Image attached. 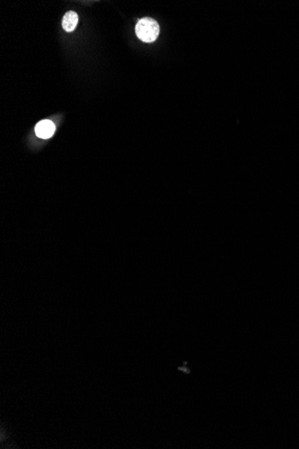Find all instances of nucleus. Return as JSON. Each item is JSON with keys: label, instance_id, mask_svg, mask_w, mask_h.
<instances>
[{"label": "nucleus", "instance_id": "obj_1", "mask_svg": "<svg viewBox=\"0 0 299 449\" xmlns=\"http://www.w3.org/2000/svg\"><path fill=\"white\" fill-rule=\"evenodd\" d=\"M135 33L139 39L144 42L156 41L160 33V26L155 20L145 17L139 20L135 26Z\"/></svg>", "mask_w": 299, "mask_h": 449}, {"label": "nucleus", "instance_id": "obj_2", "mask_svg": "<svg viewBox=\"0 0 299 449\" xmlns=\"http://www.w3.org/2000/svg\"><path fill=\"white\" fill-rule=\"evenodd\" d=\"M56 130V126L52 121L49 119H45L39 122L35 126V134L37 136L42 139H48L54 135Z\"/></svg>", "mask_w": 299, "mask_h": 449}, {"label": "nucleus", "instance_id": "obj_3", "mask_svg": "<svg viewBox=\"0 0 299 449\" xmlns=\"http://www.w3.org/2000/svg\"><path fill=\"white\" fill-rule=\"evenodd\" d=\"M78 20H79V18H78V15H77L76 12H74V11L67 12V14H65L64 17H63V29L67 32H73L76 29V26H77Z\"/></svg>", "mask_w": 299, "mask_h": 449}]
</instances>
